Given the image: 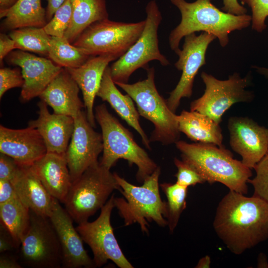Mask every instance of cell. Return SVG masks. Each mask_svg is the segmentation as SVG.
<instances>
[{
  "label": "cell",
  "instance_id": "obj_1",
  "mask_svg": "<svg viewBox=\"0 0 268 268\" xmlns=\"http://www.w3.org/2000/svg\"><path fill=\"white\" fill-rule=\"evenodd\" d=\"M213 227L230 252L242 254L268 238V203L229 190L217 205Z\"/></svg>",
  "mask_w": 268,
  "mask_h": 268
},
{
  "label": "cell",
  "instance_id": "obj_2",
  "mask_svg": "<svg viewBox=\"0 0 268 268\" xmlns=\"http://www.w3.org/2000/svg\"><path fill=\"white\" fill-rule=\"evenodd\" d=\"M179 10L180 23L169 36L171 49L177 53L180 42L186 36L202 31L214 35L222 47L229 43V34L235 30L249 27L252 16L248 14L236 15L225 12L216 7L211 0H196L189 2L185 0H170Z\"/></svg>",
  "mask_w": 268,
  "mask_h": 268
},
{
  "label": "cell",
  "instance_id": "obj_3",
  "mask_svg": "<svg viewBox=\"0 0 268 268\" xmlns=\"http://www.w3.org/2000/svg\"><path fill=\"white\" fill-rule=\"evenodd\" d=\"M182 160L194 167L210 184L220 183L229 190L247 195L251 169L233 157L223 146L201 142L175 143Z\"/></svg>",
  "mask_w": 268,
  "mask_h": 268
},
{
  "label": "cell",
  "instance_id": "obj_4",
  "mask_svg": "<svg viewBox=\"0 0 268 268\" xmlns=\"http://www.w3.org/2000/svg\"><path fill=\"white\" fill-rule=\"evenodd\" d=\"M159 167L142 182V185H133L118 174L115 177L124 198H115L114 204L125 225L139 224L142 232L148 234V222L153 221L159 226H168L167 202L163 201L159 193Z\"/></svg>",
  "mask_w": 268,
  "mask_h": 268
},
{
  "label": "cell",
  "instance_id": "obj_5",
  "mask_svg": "<svg viewBox=\"0 0 268 268\" xmlns=\"http://www.w3.org/2000/svg\"><path fill=\"white\" fill-rule=\"evenodd\" d=\"M95 117L102 131L103 149L100 163L110 170L119 159L126 160L131 166H136V179L143 182L158 166L137 144L132 134L109 112L105 104L95 107Z\"/></svg>",
  "mask_w": 268,
  "mask_h": 268
},
{
  "label": "cell",
  "instance_id": "obj_6",
  "mask_svg": "<svg viewBox=\"0 0 268 268\" xmlns=\"http://www.w3.org/2000/svg\"><path fill=\"white\" fill-rule=\"evenodd\" d=\"M146 79L133 84L116 82L136 104L139 115L150 121L154 129L150 141H159L164 145L179 140L180 131L178 115L169 107L159 93L155 84V69L149 68Z\"/></svg>",
  "mask_w": 268,
  "mask_h": 268
},
{
  "label": "cell",
  "instance_id": "obj_7",
  "mask_svg": "<svg viewBox=\"0 0 268 268\" xmlns=\"http://www.w3.org/2000/svg\"><path fill=\"white\" fill-rule=\"evenodd\" d=\"M120 189L114 174L97 162L72 183L65 208L73 220L80 224L101 209L114 190Z\"/></svg>",
  "mask_w": 268,
  "mask_h": 268
},
{
  "label": "cell",
  "instance_id": "obj_8",
  "mask_svg": "<svg viewBox=\"0 0 268 268\" xmlns=\"http://www.w3.org/2000/svg\"><path fill=\"white\" fill-rule=\"evenodd\" d=\"M145 12V25L141 36L110 67L112 78L115 83H128L132 74L137 69H148V63L151 61H158L163 66L170 65L169 61L159 48L158 29L162 17L155 0L148 2Z\"/></svg>",
  "mask_w": 268,
  "mask_h": 268
},
{
  "label": "cell",
  "instance_id": "obj_9",
  "mask_svg": "<svg viewBox=\"0 0 268 268\" xmlns=\"http://www.w3.org/2000/svg\"><path fill=\"white\" fill-rule=\"evenodd\" d=\"M145 25V20L126 23L105 19L90 25L72 44L91 56L111 55L117 60L138 40Z\"/></svg>",
  "mask_w": 268,
  "mask_h": 268
},
{
  "label": "cell",
  "instance_id": "obj_10",
  "mask_svg": "<svg viewBox=\"0 0 268 268\" xmlns=\"http://www.w3.org/2000/svg\"><path fill=\"white\" fill-rule=\"evenodd\" d=\"M201 77L205 85L204 92L191 103L190 110L205 115L218 124L233 105L249 103L254 99L253 92L246 90L252 82L251 73L242 77L239 73L234 72L223 80L202 71Z\"/></svg>",
  "mask_w": 268,
  "mask_h": 268
},
{
  "label": "cell",
  "instance_id": "obj_11",
  "mask_svg": "<svg viewBox=\"0 0 268 268\" xmlns=\"http://www.w3.org/2000/svg\"><path fill=\"white\" fill-rule=\"evenodd\" d=\"M30 220L19 246L20 263L32 268L62 267V251L49 217L30 210Z\"/></svg>",
  "mask_w": 268,
  "mask_h": 268
},
{
  "label": "cell",
  "instance_id": "obj_12",
  "mask_svg": "<svg viewBox=\"0 0 268 268\" xmlns=\"http://www.w3.org/2000/svg\"><path fill=\"white\" fill-rule=\"evenodd\" d=\"M114 198L112 195L96 220L81 223L75 228L83 242L91 248L96 267H101L111 260L120 268H133L120 248L111 224Z\"/></svg>",
  "mask_w": 268,
  "mask_h": 268
},
{
  "label": "cell",
  "instance_id": "obj_13",
  "mask_svg": "<svg viewBox=\"0 0 268 268\" xmlns=\"http://www.w3.org/2000/svg\"><path fill=\"white\" fill-rule=\"evenodd\" d=\"M216 38L214 35L205 32L199 35L193 33L185 37L182 50L176 53L179 59L175 64L176 68L182 71V75L166 100L169 108L174 113L182 98L192 96L195 76L200 68L206 64L207 49Z\"/></svg>",
  "mask_w": 268,
  "mask_h": 268
},
{
  "label": "cell",
  "instance_id": "obj_14",
  "mask_svg": "<svg viewBox=\"0 0 268 268\" xmlns=\"http://www.w3.org/2000/svg\"><path fill=\"white\" fill-rule=\"evenodd\" d=\"M73 119L74 128L65 153L72 183L98 162L103 149L102 134L94 130L86 113L81 110Z\"/></svg>",
  "mask_w": 268,
  "mask_h": 268
},
{
  "label": "cell",
  "instance_id": "obj_15",
  "mask_svg": "<svg viewBox=\"0 0 268 268\" xmlns=\"http://www.w3.org/2000/svg\"><path fill=\"white\" fill-rule=\"evenodd\" d=\"M229 144L250 169L268 153V128L247 117H231L228 121Z\"/></svg>",
  "mask_w": 268,
  "mask_h": 268
},
{
  "label": "cell",
  "instance_id": "obj_16",
  "mask_svg": "<svg viewBox=\"0 0 268 268\" xmlns=\"http://www.w3.org/2000/svg\"><path fill=\"white\" fill-rule=\"evenodd\" d=\"M5 59L9 65L18 66L21 69L24 79L20 93L23 102L39 97L64 68L50 59L20 50L12 51Z\"/></svg>",
  "mask_w": 268,
  "mask_h": 268
},
{
  "label": "cell",
  "instance_id": "obj_17",
  "mask_svg": "<svg viewBox=\"0 0 268 268\" xmlns=\"http://www.w3.org/2000/svg\"><path fill=\"white\" fill-rule=\"evenodd\" d=\"M49 218L56 231L62 251V267H96L83 245V240L73 225V219L60 201L54 198Z\"/></svg>",
  "mask_w": 268,
  "mask_h": 268
},
{
  "label": "cell",
  "instance_id": "obj_18",
  "mask_svg": "<svg viewBox=\"0 0 268 268\" xmlns=\"http://www.w3.org/2000/svg\"><path fill=\"white\" fill-rule=\"evenodd\" d=\"M0 152L22 166H30L47 153L44 141L35 128L12 129L0 126Z\"/></svg>",
  "mask_w": 268,
  "mask_h": 268
},
{
  "label": "cell",
  "instance_id": "obj_19",
  "mask_svg": "<svg viewBox=\"0 0 268 268\" xmlns=\"http://www.w3.org/2000/svg\"><path fill=\"white\" fill-rule=\"evenodd\" d=\"M47 104L40 100L38 118L29 122L42 137L47 152L65 154L74 128V119L68 116L51 114Z\"/></svg>",
  "mask_w": 268,
  "mask_h": 268
},
{
  "label": "cell",
  "instance_id": "obj_20",
  "mask_svg": "<svg viewBox=\"0 0 268 268\" xmlns=\"http://www.w3.org/2000/svg\"><path fill=\"white\" fill-rule=\"evenodd\" d=\"M116 60L111 55L92 56L79 67L65 68L82 91L87 118L93 128L96 126L94 100L106 67Z\"/></svg>",
  "mask_w": 268,
  "mask_h": 268
},
{
  "label": "cell",
  "instance_id": "obj_21",
  "mask_svg": "<svg viewBox=\"0 0 268 268\" xmlns=\"http://www.w3.org/2000/svg\"><path fill=\"white\" fill-rule=\"evenodd\" d=\"M79 87L65 68L39 96L54 113L75 118L84 107L79 97Z\"/></svg>",
  "mask_w": 268,
  "mask_h": 268
},
{
  "label": "cell",
  "instance_id": "obj_22",
  "mask_svg": "<svg viewBox=\"0 0 268 268\" xmlns=\"http://www.w3.org/2000/svg\"><path fill=\"white\" fill-rule=\"evenodd\" d=\"M30 167L49 193L64 203L72 184L65 154L47 152Z\"/></svg>",
  "mask_w": 268,
  "mask_h": 268
},
{
  "label": "cell",
  "instance_id": "obj_23",
  "mask_svg": "<svg viewBox=\"0 0 268 268\" xmlns=\"http://www.w3.org/2000/svg\"><path fill=\"white\" fill-rule=\"evenodd\" d=\"M21 202L36 214L49 217L54 198L49 193L30 166L19 165L10 181Z\"/></svg>",
  "mask_w": 268,
  "mask_h": 268
},
{
  "label": "cell",
  "instance_id": "obj_24",
  "mask_svg": "<svg viewBox=\"0 0 268 268\" xmlns=\"http://www.w3.org/2000/svg\"><path fill=\"white\" fill-rule=\"evenodd\" d=\"M97 96L107 102L116 113L138 133L146 147L150 149V139L139 124V114L133 100L128 94H123L117 88L112 78L109 66L104 72Z\"/></svg>",
  "mask_w": 268,
  "mask_h": 268
},
{
  "label": "cell",
  "instance_id": "obj_25",
  "mask_svg": "<svg viewBox=\"0 0 268 268\" xmlns=\"http://www.w3.org/2000/svg\"><path fill=\"white\" fill-rule=\"evenodd\" d=\"M179 130L196 142L223 146L219 124L208 116L197 111L183 110L178 115Z\"/></svg>",
  "mask_w": 268,
  "mask_h": 268
},
{
  "label": "cell",
  "instance_id": "obj_26",
  "mask_svg": "<svg viewBox=\"0 0 268 268\" xmlns=\"http://www.w3.org/2000/svg\"><path fill=\"white\" fill-rule=\"evenodd\" d=\"M72 17L65 37L72 44L93 23L108 18L106 0H70Z\"/></svg>",
  "mask_w": 268,
  "mask_h": 268
},
{
  "label": "cell",
  "instance_id": "obj_27",
  "mask_svg": "<svg viewBox=\"0 0 268 268\" xmlns=\"http://www.w3.org/2000/svg\"><path fill=\"white\" fill-rule=\"evenodd\" d=\"M4 18L1 27L6 30L27 27H44L47 24L46 10L41 0H19L10 9L0 13Z\"/></svg>",
  "mask_w": 268,
  "mask_h": 268
},
{
  "label": "cell",
  "instance_id": "obj_28",
  "mask_svg": "<svg viewBox=\"0 0 268 268\" xmlns=\"http://www.w3.org/2000/svg\"><path fill=\"white\" fill-rule=\"evenodd\" d=\"M0 225L12 237L17 248L27 231L30 220V209L18 197L0 204Z\"/></svg>",
  "mask_w": 268,
  "mask_h": 268
},
{
  "label": "cell",
  "instance_id": "obj_29",
  "mask_svg": "<svg viewBox=\"0 0 268 268\" xmlns=\"http://www.w3.org/2000/svg\"><path fill=\"white\" fill-rule=\"evenodd\" d=\"M48 57L62 67L75 68L82 65L92 56L69 43L65 36H52Z\"/></svg>",
  "mask_w": 268,
  "mask_h": 268
},
{
  "label": "cell",
  "instance_id": "obj_30",
  "mask_svg": "<svg viewBox=\"0 0 268 268\" xmlns=\"http://www.w3.org/2000/svg\"><path fill=\"white\" fill-rule=\"evenodd\" d=\"M16 49L48 56L51 37L43 27H27L12 30L8 35Z\"/></svg>",
  "mask_w": 268,
  "mask_h": 268
},
{
  "label": "cell",
  "instance_id": "obj_31",
  "mask_svg": "<svg viewBox=\"0 0 268 268\" xmlns=\"http://www.w3.org/2000/svg\"><path fill=\"white\" fill-rule=\"evenodd\" d=\"M160 186L167 198L168 226L170 232L173 233L186 207L188 187L177 183H164Z\"/></svg>",
  "mask_w": 268,
  "mask_h": 268
},
{
  "label": "cell",
  "instance_id": "obj_32",
  "mask_svg": "<svg viewBox=\"0 0 268 268\" xmlns=\"http://www.w3.org/2000/svg\"><path fill=\"white\" fill-rule=\"evenodd\" d=\"M71 17L72 6L70 0H65L43 28L51 36L63 37L70 24Z\"/></svg>",
  "mask_w": 268,
  "mask_h": 268
},
{
  "label": "cell",
  "instance_id": "obj_33",
  "mask_svg": "<svg viewBox=\"0 0 268 268\" xmlns=\"http://www.w3.org/2000/svg\"><path fill=\"white\" fill-rule=\"evenodd\" d=\"M256 175L249 179L248 183L254 188L253 196L268 203V153L255 166Z\"/></svg>",
  "mask_w": 268,
  "mask_h": 268
},
{
  "label": "cell",
  "instance_id": "obj_34",
  "mask_svg": "<svg viewBox=\"0 0 268 268\" xmlns=\"http://www.w3.org/2000/svg\"><path fill=\"white\" fill-rule=\"evenodd\" d=\"M174 163L177 168L175 176L177 184L188 187L206 182L201 175L192 166L175 158Z\"/></svg>",
  "mask_w": 268,
  "mask_h": 268
},
{
  "label": "cell",
  "instance_id": "obj_35",
  "mask_svg": "<svg viewBox=\"0 0 268 268\" xmlns=\"http://www.w3.org/2000/svg\"><path fill=\"white\" fill-rule=\"evenodd\" d=\"M248 5L252 11V28L262 33L267 28L266 20L268 17V0H240Z\"/></svg>",
  "mask_w": 268,
  "mask_h": 268
},
{
  "label": "cell",
  "instance_id": "obj_36",
  "mask_svg": "<svg viewBox=\"0 0 268 268\" xmlns=\"http://www.w3.org/2000/svg\"><path fill=\"white\" fill-rule=\"evenodd\" d=\"M24 79L20 67H2L0 69V98L8 90L22 87Z\"/></svg>",
  "mask_w": 268,
  "mask_h": 268
},
{
  "label": "cell",
  "instance_id": "obj_37",
  "mask_svg": "<svg viewBox=\"0 0 268 268\" xmlns=\"http://www.w3.org/2000/svg\"><path fill=\"white\" fill-rule=\"evenodd\" d=\"M18 164L11 157L0 153V180L11 181L19 167Z\"/></svg>",
  "mask_w": 268,
  "mask_h": 268
},
{
  "label": "cell",
  "instance_id": "obj_38",
  "mask_svg": "<svg viewBox=\"0 0 268 268\" xmlns=\"http://www.w3.org/2000/svg\"><path fill=\"white\" fill-rule=\"evenodd\" d=\"M18 248L9 232L1 225L0 227V253L9 252Z\"/></svg>",
  "mask_w": 268,
  "mask_h": 268
},
{
  "label": "cell",
  "instance_id": "obj_39",
  "mask_svg": "<svg viewBox=\"0 0 268 268\" xmlns=\"http://www.w3.org/2000/svg\"><path fill=\"white\" fill-rule=\"evenodd\" d=\"M17 197L16 191L11 181L0 180V204Z\"/></svg>",
  "mask_w": 268,
  "mask_h": 268
},
{
  "label": "cell",
  "instance_id": "obj_40",
  "mask_svg": "<svg viewBox=\"0 0 268 268\" xmlns=\"http://www.w3.org/2000/svg\"><path fill=\"white\" fill-rule=\"evenodd\" d=\"M16 49L15 43L9 35L0 34V63L1 65L3 59L12 51Z\"/></svg>",
  "mask_w": 268,
  "mask_h": 268
},
{
  "label": "cell",
  "instance_id": "obj_41",
  "mask_svg": "<svg viewBox=\"0 0 268 268\" xmlns=\"http://www.w3.org/2000/svg\"><path fill=\"white\" fill-rule=\"evenodd\" d=\"M222 11L236 15L246 14L247 9L240 4L238 0H223Z\"/></svg>",
  "mask_w": 268,
  "mask_h": 268
},
{
  "label": "cell",
  "instance_id": "obj_42",
  "mask_svg": "<svg viewBox=\"0 0 268 268\" xmlns=\"http://www.w3.org/2000/svg\"><path fill=\"white\" fill-rule=\"evenodd\" d=\"M8 252L1 253L0 256V268H21L22 266L18 261L19 258H16Z\"/></svg>",
  "mask_w": 268,
  "mask_h": 268
},
{
  "label": "cell",
  "instance_id": "obj_43",
  "mask_svg": "<svg viewBox=\"0 0 268 268\" xmlns=\"http://www.w3.org/2000/svg\"><path fill=\"white\" fill-rule=\"evenodd\" d=\"M65 0H47L48 4L46 9L47 22L53 17L56 10L63 3Z\"/></svg>",
  "mask_w": 268,
  "mask_h": 268
},
{
  "label": "cell",
  "instance_id": "obj_44",
  "mask_svg": "<svg viewBox=\"0 0 268 268\" xmlns=\"http://www.w3.org/2000/svg\"><path fill=\"white\" fill-rule=\"evenodd\" d=\"M19 0H0V13L3 12L12 7Z\"/></svg>",
  "mask_w": 268,
  "mask_h": 268
},
{
  "label": "cell",
  "instance_id": "obj_45",
  "mask_svg": "<svg viewBox=\"0 0 268 268\" xmlns=\"http://www.w3.org/2000/svg\"><path fill=\"white\" fill-rule=\"evenodd\" d=\"M211 259L208 255L201 258L196 266V268H209L210 267Z\"/></svg>",
  "mask_w": 268,
  "mask_h": 268
},
{
  "label": "cell",
  "instance_id": "obj_46",
  "mask_svg": "<svg viewBox=\"0 0 268 268\" xmlns=\"http://www.w3.org/2000/svg\"><path fill=\"white\" fill-rule=\"evenodd\" d=\"M257 260L258 268H268V263L266 254L263 253H260Z\"/></svg>",
  "mask_w": 268,
  "mask_h": 268
},
{
  "label": "cell",
  "instance_id": "obj_47",
  "mask_svg": "<svg viewBox=\"0 0 268 268\" xmlns=\"http://www.w3.org/2000/svg\"><path fill=\"white\" fill-rule=\"evenodd\" d=\"M257 72L268 78V68L260 67L256 66H252Z\"/></svg>",
  "mask_w": 268,
  "mask_h": 268
}]
</instances>
